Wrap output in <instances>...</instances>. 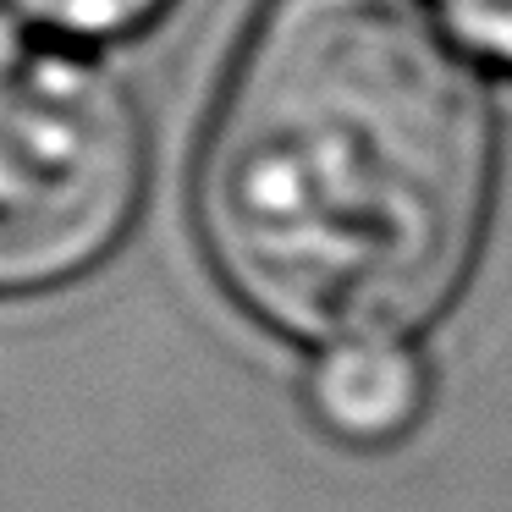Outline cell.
Listing matches in <instances>:
<instances>
[{
  "instance_id": "cell-4",
  "label": "cell",
  "mask_w": 512,
  "mask_h": 512,
  "mask_svg": "<svg viewBox=\"0 0 512 512\" xmlns=\"http://www.w3.org/2000/svg\"><path fill=\"white\" fill-rule=\"evenodd\" d=\"M12 12H23L28 23L50 28L61 39H78V45H133V39L155 34L177 0H6Z\"/></svg>"
},
{
  "instance_id": "cell-5",
  "label": "cell",
  "mask_w": 512,
  "mask_h": 512,
  "mask_svg": "<svg viewBox=\"0 0 512 512\" xmlns=\"http://www.w3.org/2000/svg\"><path fill=\"white\" fill-rule=\"evenodd\" d=\"M430 17L474 67L512 83V0H430Z\"/></svg>"
},
{
  "instance_id": "cell-1",
  "label": "cell",
  "mask_w": 512,
  "mask_h": 512,
  "mask_svg": "<svg viewBox=\"0 0 512 512\" xmlns=\"http://www.w3.org/2000/svg\"><path fill=\"white\" fill-rule=\"evenodd\" d=\"M507 133L424 0H254L188 155V237L276 347H424L468 303Z\"/></svg>"
},
{
  "instance_id": "cell-2",
  "label": "cell",
  "mask_w": 512,
  "mask_h": 512,
  "mask_svg": "<svg viewBox=\"0 0 512 512\" xmlns=\"http://www.w3.org/2000/svg\"><path fill=\"white\" fill-rule=\"evenodd\" d=\"M144 94L94 45L0 0V309L78 292L149 215Z\"/></svg>"
},
{
  "instance_id": "cell-3",
  "label": "cell",
  "mask_w": 512,
  "mask_h": 512,
  "mask_svg": "<svg viewBox=\"0 0 512 512\" xmlns=\"http://www.w3.org/2000/svg\"><path fill=\"white\" fill-rule=\"evenodd\" d=\"M435 402V375L419 347L358 342L314 353L303 375V408L325 441L347 452H391L413 441Z\"/></svg>"
}]
</instances>
